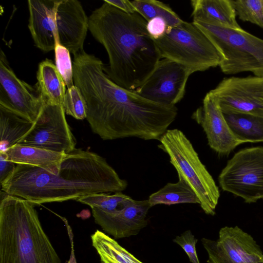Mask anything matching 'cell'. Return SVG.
Listing matches in <instances>:
<instances>
[{"label":"cell","mask_w":263,"mask_h":263,"mask_svg":"<svg viewBox=\"0 0 263 263\" xmlns=\"http://www.w3.org/2000/svg\"><path fill=\"white\" fill-rule=\"evenodd\" d=\"M257 263H263V261L259 262H257Z\"/></svg>","instance_id":"obj_33"},{"label":"cell","mask_w":263,"mask_h":263,"mask_svg":"<svg viewBox=\"0 0 263 263\" xmlns=\"http://www.w3.org/2000/svg\"><path fill=\"white\" fill-rule=\"evenodd\" d=\"M36 79L35 87L44 103L63 105L66 86L52 61L46 59L39 64Z\"/></svg>","instance_id":"obj_17"},{"label":"cell","mask_w":263,"mask_h":263,"mask_svg":"<svg viewBox=\"0 0 263 263\" xmlns=\"http://www.w3.org/2000/svg\"><path fill=\"white\" fill-rule=\"evenodd\" d=\"M28 28L35 45L44 52L57 44L73 55L83 49L89 17L77 0H29Z\"/></svg>","instance_id":"obj_5"},{"label":"cell","mask_w":263,"mask_h":263,"mask_svg":"<svg viewBox=\"0 0 263 263\" xmlns=\"http://www.w3.org/2000/svg\"><path fill=\"white\" fill-rule=\"evenodd\" d=\"M56 67L62 76L67 88L74 85L73 64L70 51L65 47L57 44L54 49Z\"/></svg>","instance_id":"obj_28"},{"label":"cell","mask_w":263,"mask_h":263,"mask_svg":"<svg viewBox=\"0 0 263 263\" xmlns=\"http://www.w3.org/2000/svg\"><path fill=\"white\" fill-rule=\"evenodd\" d=\"M210 91L216 99L223 114L263 116V77L224 78Z\"/></svg>","instance_id":"obj_11"},{"label":"cell","mask_w":263,"mask_h":263,"mask_svg":"<svg viewBox=\"0 0 263 263\" xmlns=\"http://www.w3.org/2000/svg\"><path fill=\"white\" fill-rule=\"evenodd\" d=\"M15 163L7 160L4 153H0V183H3L14 170Z\"/></svg>","instance_id":"obj_31"},{"label":"cell","mask_w":263,"mask_h":263,"mask_svg":"<svg viewBox=\"0 0 263 263\" xmlns=\"http://www.w3.org/2000/svg\"><path fill=\"white\" fill-rule=\"evenodd\" d=\"M236 15L263 28V0L233 1Z\"/></svg>","instance_id":"obj_26"},{"label":"cell","mask_w":263,"mask_h":263,"mask_svg":"<svg viewBox=\"0 0 263 263\" xmlns=\"http://www.w3.org/2000/svg\"><path fill=\"white\" fill-rule=\"evenodd\" d=\"M105 2L127 13H134L137 11L132 1L128 0H104Z\"/></svg>","instance_id":"obj_32"},{"label":"cell","mask_w":263,"mask_h":263,"mask_svg":"<svg viewBox=\"0 0 263 263\" xmlns=\"http://www.w3.org/2000/svg\"><path fill=\"white\" fill-rule=\"evenodd\" d=\"M1 191L34 204L76 200L95 193L122 192L127 186L99 155L76 148L46 167L16 164Z\"/></svg>","instance_id":"obj_2"},{"label":"cell","mask_w":263,"mask_h":263,"mask_svg":"<svg viewBox=\"0 0 263 263\" xmlns=\"http://www.w3.org/2000/svg\"><path fill=\"white\" fill-rule=\"evenodd\" d=\"M0 263H61L32 202L1 191Z\"/></svg>","instance_id":"obj_4"},{"label":"cell","mask_w":263,"mask_h":263,"mask_svg":"<svg viewBox=\"0 0 263 263\" xmlns=\"http://www.w3.org/2000/svg\"><path fill=\"white\" fill-rule=\"evenodd\" d=\"M137 12L147 22L156 17L163 18L169 27H175L183 21L166 4L155 0L132 1Z\"/></svg>","instance_id":"obj_25"},{"label":"cell","mask_w":263,"mask_h":263,"mask_svg":"<svg viewBox=\"0 0 263 263\" xmlns=\"http://www.w3.org/2000/svg\"><path fill=\"white\" fill-rule=\"evenodd\" d=\"M223 114L232 134L241 143L263 142V116L242 113Z\"/></svg>","instance_id":"obj_20"},{"label":"cell","mask_w":263,"mask_h":263,"mask_svg":"<svg viewBox=\"0 0 263 263\" xmlns=\"http://www.w3.org/2000/svg\"><path fill=\"white\" fill-rule=\"evenodd\" d=\"M73 82L85 102L92 131L104 140L136 137L159 140L177 108L156 103L114 82L101 60L84 50L74 55Z\"/></svg>","instance_id":"obj_1"},{"label":"cell","mask_w":263,"mask_h":263,"mask_svg":"<svg viewBox=\"0 0 263 263\" xmlns=\"http://www.w3.org/2000/svg\"><path fill=\"white\" fill-rule=\"evenodd\" d=\"M221 189L248 203L263 199V147L246 148L228 161L218 177Z\"/></svg>","instance_id":"obj_9"},{"label":"cell","mask_w":263,"mask_h":263,"mask_svg":"<svg viewBox=\"0 0 263 263\" xmlns=\"http://www.w3.org/2000/svg\"><path fill=\"white\" fill-rule=\"evenodd\" d=\"M88 17L89 31L108 54L105 72L118 85L135 91L161 59L147 22L137 12H124L104 1Z\"/></svg>","instance_id":"obj_3"},{"label":"cell","mask_w":263,"mask_h":263,"mask_svg":"<svg viewBox=\"0 0 263 263\" xmlns=\"http://www.w3.org/2000/svg\"><path fill=\"white\" fill-rule=\"evenodd\" d=\"M92 246L100 256L101 263H143L114 238L97 230L91 236Z\"/></svg>","instance_id":"obj_23"},{"label":"cell","mask_w":263,"mask_h":263,"mask_svg":"<svg viewBox=\"0 0 263 263\" xmlns=\"http://www.w3.org/2000/svg\"><path fill=\"white\" fill-rule=\"evenodd\" d=\"M162 59L189 68L193 73L219 66L223 56L208 37L193 22L183 21L168 27L160 39L154 40Z\"/></svg>","instance_id":"obj_8"},{"label":"cell","mask_w":263,"mask_h":263,"mask_svg":"<svg viewBox=\"0 0 263 263\" xmlns=\"http://www.w3.org/2000/svg\"><path fill=\"white\" fill-rule=\"evenodd\" d=\"M168 26L162 17H155L147 23V30L154 40L160 39L165 33Z\"/></svg>","instance_id":"obj_30"},{"label":"cell","mask_w":263,"mask_h":263,"mask_svg":"<svg viewBox=\"0 0 263 263\" xmlns=\"http://www.w3.org/2000/svg\"><path fill=\"white\" fill-rule=\"evenodd\" d=\"M63 106L66 114L77 120L86 118L85 101L75 85L66 89Z\"/></svg>","instance_id":"obj_27"},{"label":"cell","mask_w":263,"mask_h":263,"mask_svg":"<svg viewBox=\"0 0 263 263\" xmlns=\"http://www.w3.org/2000/svg\"><path fill=\"white\" fill-rule=\"evenodd\" d=\"M152 208L148 200H136L129 197L124 206L111 215L92 210L95 222L115 239L136 235L147 224L146 216Z\"/></svg>","instance_id":"obj_16"},{"label":"cell","mask_w":263,"mask_h":263,"mask_svg":"<svg viewBox=\"0 0 263 263\" xmlns=\"http://www.w3.org/2000/svg\"><path fill=\"white\" fill-rule=\"evenodd\" d=\"M208 263H257L263 261V252L251 235L238 226L220 229L217 241L203 238Z\"/></svg>","instance_id":"obj_13"},{"label":"cell","mask_w":263,"mask_h":263,"mask_svg":"<svg viewBox=\"0 0 263 263\" xmlns=\"http://www.w3.org/2000/svg\"><path fill=\"white\" fill-rule=\"evenodd\" d=\"M7 160L16 164L46 167L60 162L66 154L34 146L16 144L4 152Z\"/></svg>","instance_id":"obj_19"},{"label":"cell","mask_w":263,"mask_h":263,"mask_svg":"<svg viewBox=\"0 0 263 263\" xmlns=\"http://www.w3.org/2000/svg\"><path fill=\"white\" fill-rule=\"evenodd\" d=\"M192 73L186 67L162 59L147 79L135 91L156 103L175 106L183 98L187 81Z\"/></svg>","instance_id":"obj_12"},{"label":"cell","mask_w":263,"mask_h":263,"mask_svg":"<svg viewBox=\"0 0 263 263\" xmlns=\"http://www.w3.org/2000/svg\"><path fill=\"white\" fill-rule=\"evenodd\" d=\"M193 20H208L235 28H241L237 22L232 0H192Z\"/></svg>","instance_id":"obj_18"},{"label":"cell","mask_w":263,"mask_h":263,"mask_svg":"<svg viewBox=\"0 0 263 263\" xmlns=\"http://www.w3.org/2000/svg\"><path fill=\"white\" fill-rule=\"evenodd\" d=\"M159 141L158 147L168 155L178 176L196 193L202 210L208 215H214L220 192L190 141L178 129H167Z\"/></svg>","instance_id":"obj_7"},{"label":"cell","mask_w":263,"mask_h":263,"mask_svg":"<svg viewBox=\"0 0 263 263\" xmlns=\"http://www.w3.org/2000/svg\"><path fill=\"white\" fill-rule=\"evenodd\" d=\"M65 114L62 105L44 103L31 128L17 144L64 154L72 151L76 141Z\"/></svg>","instance_id":"obj_10"},{"label":"cell","mask_w":263,"mask_h":263,"mask_svg":"<svg viewBox=\"0 0 263 263\" xmlns=\"http://www.w3.org/2000/svg\"><path fill=\"white\" fill-rule=\"evenodd\" d=\"M129 197L122 192H117L114 194L101 193L81 197L77 201L89 205L92 211L111 215L121 210Z\"/></svg>","instance_id":"obj_24"},{"label":"cell","mask_w":263,"mask_h":263,"mask_svg":"<svg viewBox=\"0 0 263 263\" xmlns=\"http://www.w3.org/2000/svg\"><path fill=\"white\" fill-rule=\"evenodd\" d=\"M33 124V122L0 106V153L17 144Z\"/></svg>","instance_id":"obj_21"},{"label":"cell","mask_w":263,"mask_h":263,"mask_svg":"<svg viewBox=\"0 0 263 263\" xmlns=\"http://www.w3.org/2000/svg\"><path fill=\"white\" fill-rule=\"evenodd\" d=\"M176 183H168L148 199L151 207L157 204L198 203L200 201L193 189L180 176Z\"/></svg>","instance_id":"obj_22"},{"label":"cell","mask_w":263,"mask_h":263,"mask_svg":"<svg viewBox=\"0 0 263 263\" xmlns=\"http://www.w3.org/2000/svg\"><path fill=\"white\" fill-rule=\"evenodd\" d=\"M44 104L36 87H32L16 76L1 49L0 106L34 122Z\"/></svg>","instance_id":"obj_14"},{"label":"cell","mask_w":263,"mask_h":263,"mask_svg":"<svg viewBox=\"0 0 263 263\" xmlns=\"http://www.w3.org/2000/svg\"><path fill=\"white\" fill-rule=\"evenodd\" d=\"M223 56L219 65L227 74L249 71L263 77V40L243 30L215 22L193 20Z\"/></svg>","instance_id":"obj_6"},{"label":"cell","mask_w":263,"mask_h":263,"mask_svg":"<svg viewBox=\"0 0 263 263\" xmlns=\"http://www.w3.org/2000/svg\"><path fill=\"white\" fill-rule=\"evenodd\" d=\"M198 239L190 230H187L173 239L175 243L179 245L185 251L191 263H200L196 252V245Z\"/></svg>","instance_id":"obj_29"},{"label":"cell","mask_w":263,"mask_h":263,"mask_svg":"<svg viewBox=\"0 0 263 263\" xmlns=\"http://www.w3.org/2000/svg\"><path fill=\"white\" fill-rule=\"evenodd\" d=\"M192 118L201 125L211 148L221 155H228L241 144L232 134L215 97L209 91L203 104Z\"/></svg>","instance_id":"obj_15"}]
</instances>
